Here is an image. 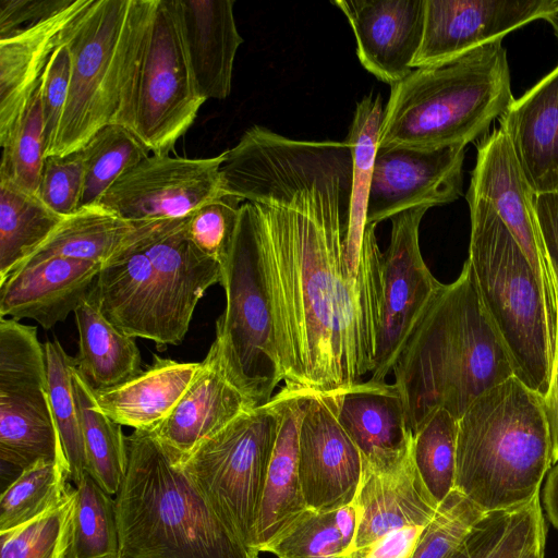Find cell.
<instances>
[{"label":"cell","instance_id":"20","mask_svg":"<svg viewBox=\"0 0 558 558\" xmlns=\"http://www.w3.org/2000/svg\"><path fill=\"white\" fill-rule=\"evenodd\" d=\"M347 17L364 69L390 86L412 71L418 51L425 0H336Z\"/></svg>","mask_w":558,"mask_h":558},{"label":"cell","instance_id":"9","mask_svg":"<svg viewBox=\"0 0 558 558\" xmlns=\"http://www.w3.org/2000/svg\"><path fill=\"white\" fill-rule=\"evenodd\" d=\"M226 307L216 338L232 381L257 407L268 403L283 380L270 302L264 281L254 207L243 202L233 246L220 283Z\"/></svg>","mask_w":558,"mask_h":558},{"label":"cell","instance_id":"33","mask_svg":"<svg viewBox=\"0 0 558 558\" xmlns=\"http://www.w3.org/2000/svg\"><path fill=\"white\" fill-rule=\"evenodd\" d=\"M545 532L538 495L521 507L484 513L452 558H522Z\"/></svg>","mask_w":558,"mask_h":558},{"label":"cell","instance_id":"7","mask_svg":"<svg viewBox=\"0 0 558 558\" xmlns=\"http://www.w3.org/2000/svg\"><path fill=\"white\" fill-rule=\"evenodd\" d=\"M104 265L88 294L124 333L180 344L206 290L221 283L222 268L186 235V221Z\"/></svg>","mask_w":558,"mask_h":558},{"label":"cell","instance_id":"26","mask_svg":"<svg viewBox=\"0 0 558 558\" xmlns=\"http://www.w3.org/2000/svg\"><path fill=\"white\" fill-rule=\"evenodd\" d=\"M185 219L130 221L98 203L83 206L64 217L49 239L17 268L54 256L104 266Z\"/></svg>","mask_w":558,"mask_h":558},{"label":"cell","instance_id":"53","mask_svg":"<svg viewBox=\"0 0 558 558\" xmlns=\"http://www.w3.org/2000/svg\"><path fill=\"white\" fill-rule=\"evenodd\" d=\"M545 20L553 26L555 35L558 38V9L547 15Z\"/></svg>","mask_w":558,"mask_h":558},{"label":"cell","instance_id":"23","mask_svg":"<svg viewBox=\"0 0 558 558\" xmlns=\"http://www.w3.org/2000/svg\"><path fill=\"white\" fill-rule=\"evenodd\" d=\"M101 267L61 256L22 266L0 282V317L31 318L50 329L74 313Z\"/></svg>","mask_w":558,"mask_h":558},{"label":"cell","instance_id":"38","mask_svg":"<svg viewBox=\"0 0 558 558\" xmlns=\"http://www.w3.org/2000/svg\"><path fill=\"white\" fill-rule=\"evenodd\" d=\"M458 421L449 411L438 408L413 435L414 463L438 504L454 489Z\"/></svg>","mask_w":558,"mask_h":558},{"label":"cell","instance_id":"11","mask_svg":"<svg viewBox=\"0 0 558 558\" xmlns=\"http://www.w3.org/2000/svg\"><path fill=\"white\" fill-rule=\"evenodd\" d=\"M0 459L19 474L41 460L66 463L50 405L45 347L36 327L5 317H0Z\"/></svg>","mask_w":558,"mask_h":558},{"label":"cell","instance_id":"14","mask_svg":"<svg viewBox=\"0 0 558 558\" xmlns=\"http://www.w3.org/2000/svg\"><path fill=\"white\" fill-rule=\"evenodd\" d=\"M468 195L486 201L526 256L543 291L550 342L556 355L558 289L536 217L535 196L502 131L485 134L477 145Z\"/></svg>","mask_w":558,"mask_h":558},{"label":"cell","instance_id":"21","mask_svg":"<svg viewBox=\"0 0 558 558\" xmlns=\"http://www.w3.org/2000/svg\"><path fill=\"white\" fill-rule=\"evenodd\" d=\"M257 405L230 378L219 344L211 343L169 416L151 432L181 458Z\"/></svg>","mask_w":558,"mask_h":558},{"label":"cell","instance_id":"36","mask_svg":"<svg viewBox=\"0 0 558 558\" xmlns=\"http://www.w3.org/2000/svg\"><path fill=\"white\" fill-rule=\"evenodd\" d=\"M48 391L54 424L66 460L69 480L76 486L88 473L83 432L72 386V371L76 360L70 356L58 339L44 343Z\"/></svg>","mask_w":558,"mask_h":558},{"label":"cell","instance_id":"22","mask_svg":"<svg viewBox=\"0 0 558 558\" xmlns=\"http://www.w3.org/2000/svg\"><path fill=\"white\" fill-rule=\"evenodd\" d=\"M88 0H69L50 15L0 37V145L7 147L45 68L61 44V33Z\"/></svg>","mask_w":558,"mask_h":558},{"label":"cell","instance_id":"50","mask_svg":"<svg viewBox=\"0 0 558 558\" xmlns=\"http://www.w3.org/2000/svg\"><path fill=\"white\" fill-rule=\"evenodd\" d=\"M542 501L547 518L558 530V462L551 465L547 474Z\"/></svg>","mask_w":558,"mask_h":558},{"label":"cell","instance_id":"48","mask_svg":"<svg viewBox=\"0 0 558 558\" xmlns=\"http://www.w3.org/2000/svg\"><path fill=\"white\" fill-rule=\"evenodd\" d=\"M535 208L543 244L558 289V193L536 194Z\"/></svg>","mask_w":558,"mask_h":558},{"label":"cell","instance_id":"51","mask_svg":"<svg viewBox=\"0 0 558 558\" xmlns=\"http://www.w3.org/2000/svg\"><path fill=\"white\" fill-rule=\"evenodd\" d=\"M335 519L337 527L342 538L347 556L351 547V544L354 539L357 527V513L354 505L350 504L336 510Z\"/></svg>","mask_w":558,"mask_h":558},{"label":"cell","instance_id":"45","mask_svg":"<svg viewBox=\"0 0 558 558\" xmlns=\"http://www.w3.org/2000/svg\"><path fill=\"white\" fill-rule=\"evenodd\" d=\"M70 75V52L68 47L61 41L51 54L39 85L46 146L45 158L52 148L66 104Z\"/></svg>","mask_w":558,"mask_h":558},{"label":"cell","instance_id":"12","mask_svg":"<svg viewBox=\"0 0 558 558\" xmlns=\"http://www.w3.org/2000/svg\"><path fill=\"white\" fill-rule=\"evenodd\" d=\"M205 101L178 0H157L138 70L133 133L151 155H169Z\"/></svg>","mask_w":558,"mask_h":558},{"label":"cell","instance_id":"27","mask_svg":"<svg viewBox=\"0 0 558 558\" xmlns=\"http://www.w3.org/2000/svg\"><path fill=\"white\" fill-rule=\"evenodd\" d=\"M307 392L284 386L271 399L278 424L256 526L259 553L307 509L298 466L299 428Z\"/></svg>","mask_w":558,"mask_h":558},{"label":"cell","instance_id":"44","mask_svg":"<svg viewBox=\"0 0 558 558\" xmlns=\"http://www.w3.org/2000/svg\"><path fill=\"white\" fill-rule=\"evenodd\" d=\"M84 186L82 150L45 158L37 197L56 214L68 217L81 208Z\"/></svg>","mask_w":558,"mask_h":558},{"label":"cell","instance_id":"28","mask_svg":"<svg viewBox=\"0 0 558 558\" xmlns=\"http://www.w3.org/2000/svg\"><path fill=\"white\" fill-rule=\"evenodd\" d=\"M232 0H178L191 64L204 98L226 99L243 43Z\"/></svg>","mask_w":558,"mask_h":558},{"label":"cell","instance_id":"10","mask_svg":"<svg viewBox=\"0 0 558 558\" xmlns=\"http://www.w3.org/2000/svg\"><path fill=\"white\" fill-rule=\"evenodd\" d=\"M277 424L270 400L243 413L182 458L186 473L214 509L254 549Z\"/></svg>","mask_w":558,"mask_h":558},{"label":"cell","instance_id":"37","mask_svg":"<svg viewBox=\"0 0 558 558\" xmlns=\"http://www.w3.org/2000/svg\"><path fill=\"white\" fill-rule=\"evenodd\" d=\"M81 150L84 162L81 207L98 203L123 173L151 155L132 131L119 124L100 129Z\"/></svg>","mask_w":558,"mask_h":558},{"label":"cell","instance_id":"5","mask_svg":"<svg viewBox=\"0 0 558 558\" xmlns=\"http://www.w3.org/2000/svg\"><path fill=\"white\" fill-rule=\"evenodd\" d=\"M551 465L543 398L515 376L480 395L458 421L454 489L483 513L532 501Z\"/></svg>","mask_w":558,"mask_h":558},{"label":"cell","instance_id":"41","mask_svg":"<svg viewBox=\"0 0 558 558\" xmlns=\"http://www.w3.org/2000/svg\"><path fill=\"white\" fill-rule=\"evenodd\" d=\"M278 558H344L333 512L305 509L264 549Z\"/></svg>","mask_w":558,"mask_h":558},{"label":"cell","instance_id":"16","mask_svg":"<svg viewBox=\"0 0 558 558\" xmlns=\"http://www.w3.org/2000/svg\"><path fill=\"white\" fill-rule=\"evenodd\" d=\"M298 466L308 509L333 512L353 502L363 458L341 426L329 393L307 392L299 428Z\"/></svg>","mask_w":558,"mask_h":558},{"label":"cell","instance_id":"18","mask_svg":"<svg viewBox=\"0 0 558 558\" xmlns=\"http://www.w3.org/2000/svg\"><path fill=\"white\" fill-rule=\"evenodd\" d=\"M558 9V0H425L424 28L412 68L464 53Z\"/></svg>","mask_w":558,"mask_h":558},{"label":"cell","instance_id":"30","mask_svg":"<svg viewBox=\"0 0 558 558\" xmlns=\"http://www.w3.org/2000/svg\"><path fill=\"white\" fill-rule=\"evenodd\" d=\"M74 315L80 337L76 367L94 390L116 387L143 371L135 338L114 326L89 294Z\"/></svg>","mask_w":558,"mask_h":558},{"label":"cell","instance_id":"32","mask_svg":"<svg viewBox=\"0 0 558 558\" xmlns=\"http://www.w3.org/2000/svg\"><path fill=\"white\" fill-rule=\"evenodd\" d=\"M72 386L83 432L87 471L108 494L116 496L128 469L126 436L122 426L105 414L94 390L75 366Z\"/></svg>","mask_w":558,"mask_h":558},{"label":"cell","instance_id":"47","mask_svg":"<svg viewBox=\"0 0 558 558\" xmlns=\"http://www.w3.org/2000/svg\"><path fill=\"white\" fill-rule=\"evenodd\" d=\"M426 526H407L384 535L345 558H410Z\"/></svg>","mask_w":558,"mask_h":558},{"label":"cell","instance_id":"34","mask_svg":"<svg viewBox=\"0 0 558 558\" xmlns=\"http://www.w3.org/2000/svg\"><path fill=\"white\" fill-rule=\"evenodd\" d=\"M61 460H41L23 470L0 497V532L23 525L61 505L72 487Z\"/></svg>","mask_w":558,"mask_h":558},{"label":"cell","instance_id":"3","mask_svg":"<svg viewBox=\"0 0 558 558\" xmlns=\"http://www.w3.org/2000/svg\"><path fill=\"white\" fill-rule=\"evenodd\" d=\"M126 447V474L114 496L120 558H259L151 430H134Z\"/></svg>","mask_w":558,"mask_h":558},{"label":"cell","instance_id":"17","mask_svg":"<svg viewBox=\"0 0 558 558\" xmlns=\"http://www.w3.org/2000/svg\"><path fill=\"white\" fill-rule=\"evenodd\" d=\"M464 146L434 150L378 147L366 223L391 219L411 208L454 202L462 192Z\"/></svg>","mask_w":558,"mask_h":558},{"label":"cell","instance_id":"46","mask_svg":"<svg viewBox=\"0 0 558 558\" xmlns=\"http://www.w3.org/2000/svg\"><path fill=\"white\" fill-rule=\"evenodd\" d=\"M69 0H0V37L37 22Z\"/></svg>","mask_w":558,"mask_h":558},{"label":"cell","instance_id":"35","mask_svg":"<svg viewBox=\"0 0 558 558\" xmlns=\"http://www.w3.org/2000/svg\"><path fill=\"white\" fill-rule=\"evenodd\" d=\"M75 508L65 558H120V538L112 495L86 473L74 486Z\"/></svg>","mask_w":558,"mask_h":558},{"label":"cell","instance_id":"1","mask_svg":"<svg viewBox=\"0 0 558 558\" xmlns=\"http://www.w3.org/2000/svg\"><path fill=\"white\" fill-rule=\"evenodd\" d=\"M352 159L344 141L253 125L226 150V195L254 207L275 344L287 387L330 393L375 368L381 298L349 274Z\"/></svg>","mask_w":558,"mask_h":558},{"label":"cell","instance_id":"49","mask_svg":"<svg viewBox=\"0 0 558 558\" xmlns=\"http://www.w3.org/2000/svg\"><path fill=\"white\" fill-rule=\"evenodd\" d=\"M547 425L551 439L553 464L558 462V333L557 348L548 392L543 399Z\"/></svg>","mask_w":558,"mask_h":558},{"label":"cell","instance_id":"29","mask_svg":"<svg viewBox=\"0 0 558 558\" xmlns=\"http://www.w3.org/2000/svg\"><path fill=\"white\" fill-rule=\"evenodd\" d=\"M199 362L153 355V363L116 387L94 390L100 410L121 426L153 430L171 413L190 386Z\"/></svg>","mask_w":558,"mask_h":558},{"label":"cell","instance_id":"31","mask_svg":"<svg viewBox=\"0 0 558 558\" xmlns=\"http://www.w3.org/2000/svg\"><path fill=\"white\" fill-rule=\"evenodd\" d=\"M63 218L0 175V282L49 239Z\"/></svg>","mask_w":558,"mask_h":558},{"label":"cell","instance_id":"54","mask_svg":"<svg viewBox=\"0 0 558 558\" xmlns=\"http://www.w3.org/2000/svg\"><path fill=\"white\" fill-rule=\"evenodd\" d=\"M557 193H558V190H557Z\"/></svg>","mask_w":558,"mask_h":558},{"label":"cell","instance_id":"13","mask_svg":"<svg viewBox=\"0 0 558 558\" xmlns=\"http://www.w3.org/2000/svg\"><path fill=\"white\" fill-rule=\"evenodd\" d=\"M226 150L209 158L149 155L123 173L98 204L130 221L182 220L223 197Z\"/></svg>","mask_w":558,"mask_h":558},{"label":"cell","instance_id":"43","mask_svg":"<svg viewBox=\"0 0 558 558\" xmlns=\"http://www.w3.org/2000/svg\"><path fill=\"white\" fill-rule=\"evenodd\" d=\"M243 201L225 195L195 211L186 221L189 240L221 268L231 253Z\"/></svg>","mask_w":558,"mask_h":558},{"label":"cell","instance_id":"25","mask_svg":"<svg viewBox=\"0 0 558 558\" xmlns=\"http://www.w3.org/2000/svg\"><path fill=\"white\" fill-rule=\"evenodd\" d=\"M329 395L337 417L360 450L363 462L390 461L411 448L413 434L395 384L369 379Z\"/></svg>","mask_w":558,"mask_h":558},{"label":"cell","instance_id":"42","mask_svg":"<svg viewBox=\"0 0 558 558\" xmlns=\"http://www.w3.org/2000/svg\"><path fill=\"white\" fill-rule=\"evenodd\" d=\"M483 514L468 498L453 489L439 504L410 558H452Z\"/></svg>","mask_w":558,"mask_h":558},{"label":"cell","instance_id":"52","mask_svg":"<svg viewBox=\"0 0 558 558\" xmlns=\"http://www.w3.org/2000/svg\"><path fill=\"white\" fill-rule=\"evenodd\" d=\"M545 537L531 547L522 558H544Z\"/></svg>","mask_w":558,"mask_h":558},{"label":"cell","instance_id":"24","mask_svg":"<svg viewBox=\"0 0 558 558\" xmlns=\"http://www.w3.org/2000/svg\"><path fill=\"white\" fill-rule=\"evenodd\" d=\"M535 194L558 190V65L499 118Z\"/></svg>","mask_w":558,"mask_h":558},{"label":"cell","instance_id":"8","mask_svg":"<svg viewBox=\"0 0 558 558\" xmlns=\"http://www.w3.org/2000/svg\"><path fill=\"white\" fill-rule=\"evenodd\" d=\"M469 257L483 306L510 357L514 376L543 399L554 352L545 300L526 256L494 208L468 195Z\"/></svg>","mask_w":558,"mask_h":558},{"label":"cell","instance_id":"15","mask_svg":"<svg viewBox=\"0 0 558 558\" xmlns=\"http://www.w3.org/2000/svg\"><path fill=\"white\" fill-rule=\"evenodd\" d=\"M427 209L411 208L390 219V242L381 262V318L373 381H385L392 372L404 343L441 286L420 250L418 229Z\"/></svg>","mask_w":558,"mask_h":558},{"label":"cell","instance_id":"19","mask_svg":"<svg viewBox=\"0 0 558 558\" xmlns=\"http://www.w3.org/2000/svg\"><path fill=\"white\" fill-rule=\"evenodd\" d=\"M352 504L357 513V527L347 556L364 549L391 531L426 526L439 506L416 469L412 446L390 461L363 462Z\"/></svg>","mask_w":558,"mask_h":558},{"label":"cell","instance_id":"4","mask_svg":"<svg viewBox=\"0 0 558 558\" xmlns=\"http://www.w3.org/2000/svg\"><path fill=\"white\" fill-rule=\"evenodd\" d=\"M157 0H88L61 33L71 75L48 156L80 150L104 126L134 130L138 70Z\"/></svg>","mask_w":558,"mask_h":558},{"label":"cell","instance_id":"2","mask_svg":"<svg viewBox=\"0 0 558 558\" xmlns=\"http://www.w3.org/2000/svg\"><path fill=\"white\" fill-rule=\"evenodd\" d=\"M392 373L413 435L434 410L459 420L480 395L514 376L468 259L458 279L435 293Z\"/></svg>","mask_w":558,"mask_h":558},{"label":"cell","instance_id":"39","mask_svg":"<svg viewBox=\"0 0 558 558\" xmlns=\"http://www.w3.org/2000/svg\"><path fill=\"white\" fill-rule=\"evenodd\" d=\"M74 508L72 488L57 508L23 525L0 532V558H65Z\"/></svg>","mask_w":558,"mask_h":558},{"label":"cell","instance_id":"40","mask_svg":"<svg viewBox=\"0 0 558 558\" xmlns=\"http://www.w3.org/2000/svg\"><path fill=\"white\" fill-rule=\"evenodd\" d=\"M39 85L11 143L2 148L0 163L1 177L8 178L21 190L35 196L39 189L46 151Z\"/></svg>","mask_w":558,"mask_h":558},{"label":"cell","instance_id":"6","mask_svg":"<svg viewBox=\"0 0 558 558\" xmlns=\"http://www.w3.org/2000/svg\"><path fill=\"white\" fill-rule=\"evenodd\" d=\"M501 40L413 69L390 86L378 147L434 150L484 136L514 99Z\"/></svg>","mask_w":558,"mask_h":558}]
</instances>
